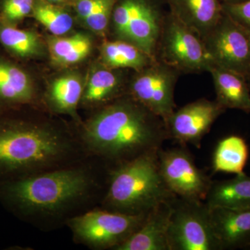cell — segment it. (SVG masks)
Instances as JSON below:
<instances>
[{"instance_id":"obj_1","label":"cell","mask_w":250,"mask_h":250,"mask_svg":"<svg viewBox=\"0 0 250 250\" xmlns=\"http://www.w3.org/2000/svg\"><path fill=\"white\" fill-rule=\"evenodd\" d=\"M111 166L88 156L54 170L0 182V202L21 220L42 229L100 206Z\"/></svg>"},{"instance_id":"obj_2","label":"cell","mask_w":250,"mask_h":250,"mask_svg":"<svg viewBox=\"0 0 250 250\" xmlns=\"http://www.w3.org/2000/svg\"><path fill=\"white\" fill-rule=\"evenodd\" d=\"M78 134L88 156L111 166L156 152L170 140L164 119L130 95L103 106Z\"/></svg>"},{"instance_id":"obj_3","label":"cell","mask_w":250,"mask_h":250,"mask_svg":"<svg viewBox=\"0 0 250 250\" xmlns=\"http://www.w3.org/2000/svg\"><path fill=\"white\" fill-rule=\"evenodd\" d=\"M88 156L79 134L41 123L0 121V182L59 168Z\"/></svg>"},{"instance_id":"obj_4","label":"cell","mask_w":250,"mask_h":250,"mask_svg":"<svg viewBox=\"0 0 250 250\" xmlns=\"http://www.w3.org/2000/svg\"><path fill=\"white\" fill-rule=\"evenodd\" d=\"M158 151L111 166L107 187L100 207L125 214H147L161 204L177 197L161 176Z\"/></svg>"},{"instance_id":"obj_5","label":"cell","mask_w":250,"mask_h":250,"mask_svg":"<svg viewBox=\"0 0 250 250\" xmlns=\"http://www.w3.org/2000/svg\"><path fill=\"white\" fill-rule=\"evenodd\" d=\"M147 214L128 215L97 207L67 220L79 244L93 250H116L141 226Z\"/></svg>"},{"instance_id":"obj_6","label":"cell","mask_w":250,"mask_h":250,"mask_svg":"<svg viewBox=\"0 0 250 250\" xmlns=\"http://www.w3.org/2000/svg\"><path fill=\"white\" fill-rule=\"evenodd\" d=\"M156 58L181 74L208 72L213 63L201 38L170 12L164 16Z\"/></svg>"},{"instance_id":"obj_7","label":"cell","mask_w":250,"mask_h":250,"mask_svg":"<svg viewBox=\"0 0 250 250\" xmlns=\"http://www.w3.org/2000/svg\"><path fill=\"white\" fill-rule=\"evenodd\" d=\"M164 16L152 0H118L111 22L117 40L130 42L156 59Z\"/></svg>"},{"instance_id":"obj_8","label":"cell","mask_w":250,"mask_h":250,"mask_svg":"<svg viewBox=\"0 0 250 250\" xmlns=\"http://www.w3.org/2000/svg\"><path fill=\"white\" fill-rule=\"evenodd\" d=\"M167 241L170 250H220L205 202L174 199Z\"/></svg>"},{"instance_id":"obj_9","label":"cell","mask_w":250,"mask_h":250,"mask_svg":"<svg viewBox=\"0 0 250 250\" xmlns=\"http://www.w3.org/2000/svg\"><path fill=\"white\" fill-rule=\"evenodd\" d=\"M159 170L166 186L179 198L205 202L212 180L197 167L186 146L158 151Z\"/></svg>"},{"instance_id":"obj_10","label":"cell","mask_w":250,"mask_h":250,"mask_svg":"<svg viewBox=\"0 0 250 250\" xmlns=\"http://www.w3.org/2000/svg\"><path fill=\"white\" fill-rule=\"evenodd\" d=\"M202 40L213 63L238 72L248 80L250 75V34L246 29L223 11L215 27Z\"/></svg>"},{"instance_id":"obj_11","label":"cell","mask_w":250,"mask_h":250,"mask_svg":"<svg viewBox=\"0 0 250 250\" xmlns=\"http://www.w3.org/2000/svg\"><path fill=\"white\" fill-rule=\"evenodd\" d=\"M136 72L129 95L143 104L164 121L176 109L174 90L181 73L161 61Z\"/></svg>"},{"instance_id":"obj_12","label":"cell","mask_w":250,"mask_h":250,"mask_svg":"<svg viewBox=\"0 0 250 250\" xmlns=\"http://www.w3.org/2000/svg\"><path fill=\"white\" fill-rule=\"evenodd\" d=\"M226 110L215 100L199 99L175 109L166 121L169 139L201 147L202 139Z\"/></svg>"},{"instance_id":"obj_13","label":"cell","mask_w":250,"mask_h":250,"mask_svg":"<svg viewBox=\"0 0 250 250\" xmlns=\"http://www.w3.org/2000/svg\"><path fill=\"white\" fill-rule=\"evenodd\" d=\"M213 232L220 250H247L250 246V208H210Z\"/></svg>"},{"instance_id":"obj_14","label":"cell","mask_w":250,"mask_h":250,"mask_svg":"<svg viewBox=\"0 0 250 250\" xmlns=\"http://www.w3.org/2000/svg\"><path fill=\"white\" fill-rule=\"evenodd\" d=\"M173 200L151 210L141 226L116 250H170L167 232Z\"/></svg>"},{"instance_id":"obj_15","label":"cell","mask_w":250,"mask_h":250,"mask_svg":"<svg viewBox=\"0 0 250 250\" xmlns=\"http://www.w3.org/2000/svg\"><path fill=\"white\" fill-rule=\"evenodd\" d=\"M170 12L201 39L218 22L223 15L220 0H167Z\"/></svg>"},{"instance_id":"obj_16","label":"cell","mask_w":250,"mask_h":250,"mask_svg":"<svg viewBox=\"0 0 250 250\" xmlns=\"http://www.w3.org/2000/svg\"><path fill=\"white\" fill-rule=\"evenodd\" d=\"M208 72L214 84L215 100L222 107L250 113V89L246 77L214 63Z\"/></svg>"},{"instance_id":"obj_17","label":"cell","mask_w":250,"mask_h":250,"mask_svg":"<svg viewBox=\"0 0 250 250\" xmlns=\"http://www.w3.org/2000/svg\"><path fill=\"white\" fill-rule=\"evenodd\" d=\"M205 202L209 208H250V176L244 172L232 179L213 181Z\"/></svg>"},{"instance_id":"obj_18","label":"cell","mask_w":250,"mask_h":250,"mask_svg":"<svg viewBox=\"0 0 250 250\" xmlns=\"http://www.w3.org/2000/svg\"><path fill=\"white\" fill-rule=\"evenodd\" d=\"M34 97L35 90L27 72L15 64L0 60V103L27 104Z\"/></svg>"},{"instance_id":"obj_19","label":"cell","mask_w":250,"mask_h":250,"mask_svg":"<svg viewBox=\"0 0 250 250\" xmlns=\"http://www.w3.org/2000/svg\"><path fill=\"white\" fill-rule=\"evenodd\" d=\"M249 156V146L244 138L235 134L225 136L213 151L212 170L214 173H244Z\"/></svg>"},{"instance_id":"obj_20","label":"cell","mask_w":250,"mask_h":250,"mask_svg":"<svg viewBox=\"0 0 250 250\" xmlns=\"http://www.w3.org/2000/svg\"><path fill=\"white\" fill-rule=\"evenodd\" d=\"M101 58L108 68L132 69L134 71L142 70L156 60L133 44L121 40L104 42Z\"/></svg>"},{"instance_id":"obj_21","label":"cell","mask_w":250,"mask_h":250,"mask_svg":"<svg viewBox=\"0 0 250 250\" xmlns=\"http://www.w3.org/2000/svg\"><path fill=\"white\" fill-rule=\"evenodd\" d=\"M120 70L105 66L96 70L83 90L81 102L85 104L104 106L119 98L123 85Z\"/></svg>"},{"instance_id":"obj_22","label":"cell","mask_w":250,"mask_h":250,"mask_svg":"<svg viewBox=\"0 0 250 250\" xmlns=\"http://www.w3.org/2000/svg\"><path fill=\"white\" fill-rule=\"evenodd\" d=\"M83 93L80 77L75 75H63L54 80L51 85L48 100L54 111L74 116Z\"/></svg>"},{"instance_id":"obj_23","label":"cell","mask_w":250,"mask_h":250,"mask_svg":"<svg viewBox=\"0 0 250 250\" xmlns=\"http://www.w3.org/2000/svg\"><path fill=\"white\" fill-rule=\"evenodd\" d=\"M91 47L89 38L81 33L67 37L57 36L49 42L52 59L63 65H72L83 60L89 54Z\"/></svg>"},{"instance_id":"obj_24","label":"cell","mask_w":250,"mask_h":250,"mask_svg":"<svg viewBox=\"0 0 250 250\" xmlns=\"http://www.w3.org/2000/svg\"><path fill=\"white\" fill-rule=\"evenodd\" d=\"M0 42L10 52L22 58L35 57L42 51L40 39L35 33L9 24L0 25Z\"/></svg>"},{"instance_id":"obj_25","label":"cell","mask_w":250,"mask_h":250,"mask_svg":"<svg viewBox=\"0 0 250 250\" xmlns=\"http://www.w3.org/2000/svg\"><path fill=\"white\" fill-rule=\"evenodd\" d=\"M34 18L53 35L67 34L73 26V19L68 13L47 3L34 4L32 11Z\"/></svg>"},{"instance_id":"obj_26","label":"cell","mask_w":250,"mask_h":250,"mask_svg":"<svg viewBox=\"0 0 250 250\" xmlns=\"http://www.w3.org/2000/svg\"><path fill=\"white\" fill-rule=\"evenodd\" d=\"M117 1L118 0H98L91 14L83 22L91 30L104 35L111 23Z\"/></svg>"},{"instance_id":"obj_27","label":"cell","mask_w":250,"mask_h":250,"mask_svg":"<svg viewBox=\"0 0 250 250\" xmlns=\"http://www.w3.org/2000/svg\"><path fill=\"white\" fill-rule=\"evenodd\" d=\"M34 0H5L2 14L9 22L21 21L32 12Z\"/></svg>"},{"instance_id":"obj_28","label":"cell","mask_w":250,"mask_h":250,"mask_svg":"<svg viewBox=\"0 0 250 250\" xmlns=\"http://www.w3.org/2000/svg\"><path fill=\"white\" fill-rule=\"evenodd\" d=\"M222 4L224 12L250 34V0Z\"/></svg>"},{"instance_id":"obj_29","label":"cell","mask_w":250,"mask_h":250,"mask_svg":"<svg viewBox=\"0 0 250 250\" xmlns=\"http://www.w3.org/2000/svg\"><path fill=\"white\" fill-rule=\"evenodd\" d=\"M222 4H231V3L241 2L245 0H220Z\"/></svg>"},{"instance_id":"obj_30","label":"cell","mask_w":250,"mask_h":250,"mask_svg":"<svg viewBox=\"0 0 250 250\" xmlns=\"http://www.w3.org/2000/svg\"><path fill=\"white\" fill-rule=\"evenodd\" d=\"M50 2L57 3V2H62L63 0H48Z\"/></svg>"},{"instance_id":"obj_31","label":"cell","mask_w":250,"mask_h":250,"mask_svg":"<svg viewBox=\"0 0 250 250\" xmlns=\"http://www.w3.org/2000/svg\"><path fill=\"white\" fill-rule=\"evenodd\" d=\"M248 83H249V86H250V76L248 77Z\"/></svg>"},{"instance_id":"obj_32","label":"cell","mask_w":250,"mask_h":250,"mask_svg":"<svg viewBox=\"0 0 250 250\" xmlns=\"http://www.w3.org/2000/svg\"><path fill=\"white\" fill-rule=\"evenodd\" d=\"M247 250H250V246L249 247V248H248V249Z\"/></svg>"},{"instance_id":"obj_33","label":"cell","mask_w":250,"mask_h":250,"mask_svg":"<svg viewBox=\"0 0 250 250\" xmlns=\"http://www.w3.org/2000/svg\"><path fill=\"white\" fill-rule=\"evenodd\" d=\"M164 1H167V0H164Z\"/></svg>"}]
</instances>
